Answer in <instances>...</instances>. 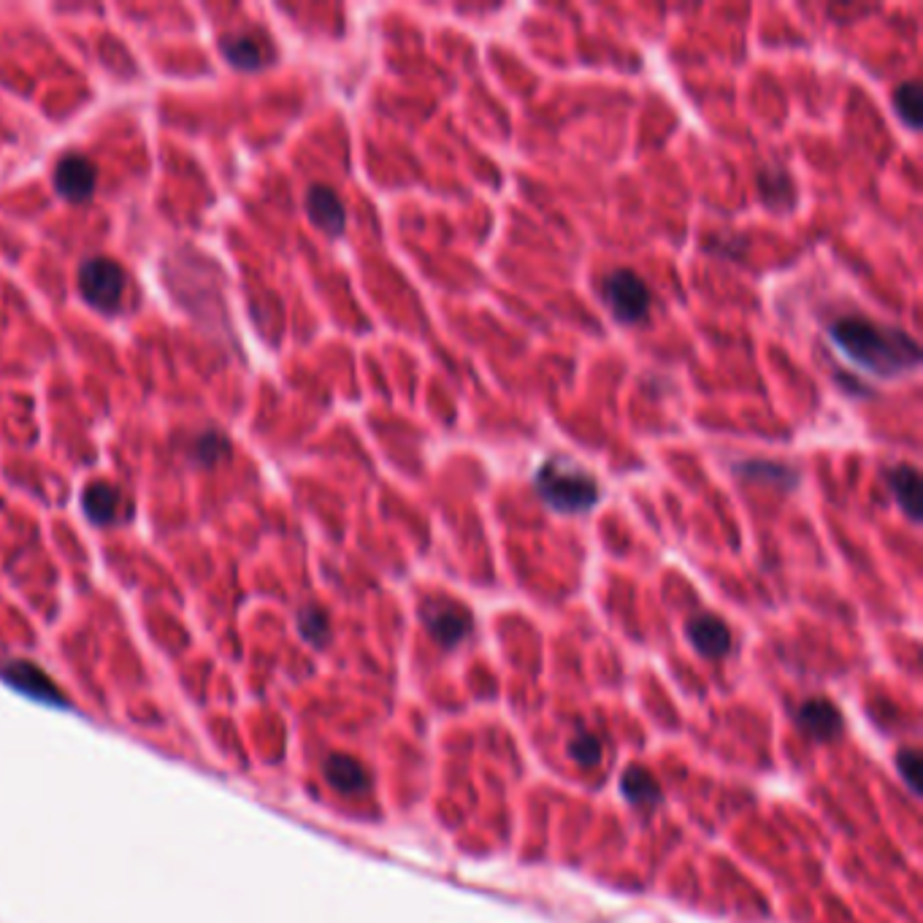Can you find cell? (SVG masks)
I'll return each mask as SVG.
<instances>
[{"instance_id": "cell-1", "label": "cell", "mask_w": 923, "mask_h": 923, "mask_svg": "<svg viewBox=\"0 0 923 923\" xmlns=\"http://www.w3.org/2000/svg\"><path fill=\"white\" fill-rule=\"evenodd\" d=\"M832 344L858 369L883 379H896L921 363L919 341L907 331L862 314H845L829 326Z\"/></svg>"}, {"instance_id": "cell-2", "label": "cell", "mask_w": 923, "mask_h": 923, "mask_svg": "<svg viewBox=\"0 0 923 923\" xmlns=\"http://www.w3.org/2000/svg\"><path fill=\"white\" fill-rule=\"evenodd\" d=\"M534 490L547 509L558 515H587L602 502V488L591 472L574 460L555 455L534 474Z\"/></svg>"}, {"instance_id": "cell-3", "label": "cell", "mask_w": 923, "mask_h": 923, "mask_svg": "<svg viewBox=\"0 0 923 923\" xmlns=\"http://www.w3.org/2000/svg\"><path fill=\"white\" fill-rule=\"evenodd\" d=\"M599 290H602L606 309L618 322L637 326V322L648 320L650 307H653V293L637 271L612 269L610 274H604Z\"/></svg>"}, {"instance_id": "cell-4", "label": "cell", "mask_w": 923, "mask_h": 923, "mask_svg": "<svg viewBox=\"0 0 923 923\" xmlns=\"http://www.w3.org/2000/svg\"><path fill=\"white\" fill-rule=\"evenodd\" d=\"M79 290L93 307L114 309L123 299L125 290V271L109 258H93L81 265L79 271Z\"/></svg>"}, {"instance_id": "cell-5", "label": "cell", "mask_w": 923, "mask_h": 923, "mask_svg": "<svg viewBox=\"0 0 923 923\" xmlns=\"http://www.w3.org/2000/svg\"><path fill=\"white\" fill-rule=\"evenodd\" d=\"M420 618L422 623H426L428 634H431L436 642L447 644V648L458 644L472 631L469 612L460 604L445 602V599H431V602L422 604Z\"/></svg>"}, {"instance_id": "cell-6", "label": "cell", "mask_w": 923, "mask_h": 923, "mask_svg": "<svg viewBox=\"0 0 923 923\" xmlns=\"http://www.w3.org/2000/svg\"><path fill=\"white\" fill-rule=\"evenodd\" d=\"M95 182H98V171L87 157L81 155H66L55 168V187L71 204H85L95 193Z\"/></svg>"}, {"instance_id": "cell-7", "label": "cell", "mask_w": 923, "mask_h": 923, "mask_svg": "<svg viewBox=\"0 0 923 923\" xmlns=\"http://www.w3.org/2000/svg\"><path fill=\"white\" fill-rule=\"evenodd\" d=\"M307 212L312 223L328 236H341L347 227V208L341 204L337 190L328 185H314L307 193Z\"/></svg>"}, {"instance_id": "cell-8", "label": "cell", "mask_w": 923, "mask_h": 923, "mask_svg": "<svg viewBox=\"0 0 923 923\" xmlns=\"http://www.w3.org/2000/svg\"><path fill=\"white\" fill-rule=\"evenodd\" d=\"M686 634L693 648H697L701 655H707V659H720V655L729 653V648H731L729 625L716 615L691 618L686 625Z\"/></svg>"}, {"instance_id": "cell-9", "label": "cell", "mask_w": 923, "mask_h": 923, "mask_svg": "<svg viewBox=\"0 0 923 923\" xmlns=\"http://www.w3.org/2000/svg\"><path fill=\"white\" fill-rule=\"evenodd\" d=\"M888 490L894 493V498L900 502V507L905 509V515L913 523L921 521V474L915 466L910 464H896L886 472Z\"/></svg>"}, {"instance_id": "cell-10", "label": "cell", "mask_w": 923, "mask_h": 923, "mask_svg": "<svg viewBox=\"0 0 923 923\" xmlns=\"http://www.w3.org/2000/svg\"><path fill=\"white\" fill-rule=\"evenodd\" d=\"M3 678L11 682V686L25 691L28 697L43 699V701H62L60 691L55 688V682L30 661H14L3 669Z\"/></svg>"}, {"instance_id": "cell-11", "label": "cell", "mask_w": 923, "mask_h": 923, "mask_svg": "<svg viewBox=\"0 0 923 923\" xmlns=\"http://www.w3.org/2000/svg\"><path fill=\"white\" fill-rule=\"evenodd\" d=\"M799 723L815 739H832L843 726V716L829 699H807L799 710Z\"/></svg>"}, {"instance_id": "cell-12", "label": "cell", "mask_w": 923, "mask_h": 923, "mask_svg": "<svg viewBox=\"0 0 923 923\" xmlns=\"http://www.w3.org/2000/svg\"><path fill=\"white\" fill-rule=\"evenodd\" d=\"M326 777L341 794H360L369 788L371 777L360 767V761L350 756H331L326 761Z\"/></svg>"}, {"instance_id": "cell-13", "label": "cell", "mask_w": 923, "mask_h": 923, "mask_svg": "<svg viewBox=\"0 0 923 923\" xmlns=\"http://www.w3.org/2000/svg\"><path fill=\"white\" fill-rule=\"evenodd\" d=\"M81 507H85L90 521L98 523V526H106V523L117 521L119 507H123V493L109 483H93L90 488L85 490Z\"/></svg>"}, {"instance_id": "cell-14", "label": "cell", "mask_w": 923, "mask_h": 923, "mask_svg": "<svg viewBox=\"0 0 923 923\" xmlns=\"http://www.w3.org/2000/svg\"><path fill=\"white\" fill-rule=\"evenodd\" d=\"M735 472L745 479H756V483L775 485V488L794 490L799 485V472L794 466L775 464V460H745V464H737Z\"/></svg>"}, {"instance_id": "cell-15", "label": "cell", "mask_w": 923, "mask_h": 923, "mask_svg": "<svg viewBox=\"0 0 923 923\" xmlns=\"http://www.w3.org/2000/svg\"><path fill=\"white\" fill-rule=\"evenodd\" d=\"M894 109L896 117L907 125L910 130H919L923 123V90L919 81H902L894 90Z\"/></svg>"}, {"instance_id": "cell-16", "label": "cell", "mask_w": 923, "mask_h": 923, "mask_svg": "<svg viewBox=\"0 0 923 923\" xmlns=\"http://www.w3.org/2000/svg\"><path fill=\"white\" fill-rule=\"evenodd\" d=\"M758 187H761L764 201L773 208H791L794 206V185L786 171L767 168L758 174Z\"/></svg>"}, {"instance_id": "cell-17", "label": "cell", "mask_w": 923, "mask_h": 923, "mask_svg": "<svg viewBox=\"0 0 923 923\" xmlns=\"http://www.w3.org/2000/svg\"><path fill=\"white\" fill-rule=\"evenodd\" d=\"M623 794H625V799L642 807L655 805V801L661 799L659 783L653 780V775L644 773V769L640 767H631L629 773L623 775Z\"/></svg>"}, {"instance_id": "cell-18", "label": "cell", "mask_w": 923, "mask_h": 923, "mask_svg": "<svg viewBox=\"0 0 923 923\" xmlns=\"http://www.w3.org/2000/svg\"><path fill=\"white\" fill-rule=\"evenodd\" d=\"M223 52H225L227 60L233 62V66L246 68V71H252V68H261V62H263L261 43H258L255 38H250V36L223 38Z\"/></svg>"}, {"instance_id": "cell-19", "label": "cell", "mask_w": 923, "mask_h": 923, "mask_svg": "<svg viewBox=\"0 0 923 923\" xmlns=\"http://www.w3.org/2000/svg\"><path fill=\"white\" fill-rule=\"evenodd\" d=\"M299 629L312 644H326L328 634H331V629H328V615L322 610H318V606H307V610H301Z\"/></svg>"}, {"instance_id": "cell-20", "label": "cell", "mask_w": 923, "mask_h": 923, "mask_svg": "<svg viewBox=\"0 0 923 923\" xmlns=\"http://www.w3.org/2000/svg\"><path fill=\"white\" fill-rule=\"evenodd\" d=\"M569 754H572L580 767H596V764L602 761V742L583 731V735H577L569 742Z\"/></svg>"}, {"instance_id": "cell-21", "label": "cell", "mask_w": 923, "mask_h": 923, "mask_svg": "<svg viewBox=\"0 0 923 923\" xmlns=\"http://www.w3.org/2000/svg\"><path fill=\"white\" fill-rule=\"evenodd\" d=\"M900 769H902V777L907 780L910 791L919 794L921 791V783H919V769H921V758L915 750H902L900 754Z\"/></svg>"}]
</instances>
